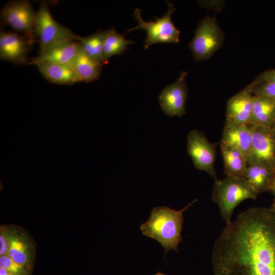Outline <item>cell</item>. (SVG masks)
Instances as JSON below:
<instances>
[{"instance_id":"cell-12","label":"cell","mask_w":275,"mask_h":275,"mask_svg":"<svg viewBox=\"0 0 275 275\" xmlns=\"http://www.w3.org/2000/svg\"><path fill=\"white\" fill-rule=\"evenodd\" d=\"M253 81L227 101L226 125H248L250 124L253 104Z\"/></svg>"},{"instance_id":"cell-8","label":"cell","mask_w":275,"mask_h":275,"mask_svg":"<svg viewBox=\"0 0 275 275\" xmlns=\"http://www.w3.org/2000/svg\"><path fill=\"white\" fill-rule=\"evenodd\" d=\"M187 150L195 167L217 180L214 163L215 145L210 143L205 134L197 130L190 131L187 135Z\"/></svg>"},{"instance_id":"cell-18","label":"cell","mask_w":275,"mask_h":275,"mask_svg":"<svg viewBox=\"0 0 275 275\" xmlns=\"http://www.w3.org/2000/svg\"><path fill=\"white\" fill-rule=\"evenodd\" d=\"M36 66L42 75L50 82L72 85L78 82L76 75L69 65L42 63Z\"/></svg>"},{"instance_id":"cell-25","label":"cell","mask_w":275,"mask_h":275,"mask_svg":"<svg viewBox=\"0 0 275 275\" xmlns=\"http://www.w3.org/2000/svg\"><path fill=\"white\" fill-rule=\"evenodd\" d=\"M11 225H1L0 227V256L7 255Z\"/></svg>"},{"instance_id":"cell-27","label":"cell","mask_w":275,"mask_h":275,"mask_svg":"<svg viewBox=\"0 0 275 275\" xmlns=\"http://www.w3.org/2000/svg\"><path fill=\"white\" fill-rule=\"evenodd\" d=\"M269 191L272 193V194L274 196V198H275V176L271 182Z\"/></svg>"},{"instance_id":"cell-32","label":"cell","mask_w":275,"mask_h":275,"mask_svg":"<svg viewBox=\"0 0 275 275\" xmlns=\"http://www.w3.org/2000/svg\"><path fill=\"white\" fill-rule=\"evenodd\" d=\"M274 170H275V168H274Z\"/></svg>"},{"instance_id":"cell-10","label":"cell","mask_w":275,"mask_h":275,"mask_svg":"<svg viewBox=\"0 0 275 275\" xmlns=\"http://www.w3.org/2000/svg\"><path fill=\"white\" fill-rule=\"evenodd\" d=\"M187 75V72L182 71L177 80L167 85L159 95L158 100L161 109L169 117H182L186 114L185 105L188 93Z\"/></svg>"},{"instance_id":"cell-19","label":"cell","mask_w":275,"mask_h":275,"mask_svg":"<svg viewBox=\"0 0 275 275\" xmlns=\"http://www.w3.org/2000/svg\"><path fill=\"white\" fill-rule=\"evenodd\" d=\"M275 123V101L255 96L250 124L255 126L273 127Z\"/></svg>"},{"instance_id":"cell-30","label":"cell","mask_w":275,"mask_h":275,"mask_svg":"<svg viewBox=\"0 0 275 275\" xmlns=\"http://www.w3.org/2000/svg\"><path fill=\"white\" fill-rule=\"evenodd\" d=\"M154 275H166V274L161 273L160 272H158L156 273H155Z\"/></svg>"},{"instance_id":"cell-29","label":"cell","mask_w":275,"mask_h":275,"mask_svg":"<svg viewBox=\"0 0 275 275\" xmlns=\"http://www.w3.org/2000/svg\"><path fill=\"white\" fill-rule=\"evenodd\" d=\"M270 208L275 212V198H274V200L273 201L272 204Z\"/></svg>"},{"instance_id":"cell-28","label":"cell","mask_w":275,"mask_h":275,"mask_svg":"<svg viewBox=\"0 0 275 275\" xmlns=\"http://www.w3.org/2000/svg\"><path fill=\"white\" fill-rule=\"evenodd\" d=\"M0 275H11L5 268L0 267Z\"/></svg>"},{"instance_id":"cell-11","label":"cell","mask_w":275,"mask_h":275,"mask_svg":"<svg viewBox=\"0 0 275 275\" xmlns=\"http://www.w3.org/2000/svg\"><path fill=\"white\" fill-rule=\"evenodd\" d=\"M36 253L32 237L22 227L11 225L7 255L31 273Z\"/></svg>"},{"instance_id":"cell-13","label":"cell","mask_w":275,"mask_h":275,"mask_svg":"<svg viewBox=\"0 0 275 275\" xmlns=\"http://www.w3.org/2000/svg\"><path fill=\"white\" fill-rule=\"evenodd\" d=\"M31 42L18 33L1 31L0 58L15 65L29 64L28 53Z\"/></svg>"},{"instance_id":"cell-15","label":"cell","mask_w":275,"mask_h":275,"mask_svg":"<svg viewBox=\"0 0 275 275\" xmlns=\"http://www.w3.org/2000/svg\"><path fill=\"white\" fill-rule=\"evenodd\" d=\"M252 140V129L251 124H225L221 140V144L227 145L238 150L245 156L248 164Z\"/></svg>"},{"instance_id":"cell-7","label":"cell","mask_w":275,"mask_h":275,"mask_svg":"<svg viewBox=\"0 0 275 275\" xmlns=\"http://www.w3.org/2000/svg\"><path fill=\"white\" fill-rule=\"evenodd\" d=\"M37 12L26 0L9 2L2 8L1 17L6 24L26 37L32 43L36 25Z\"/></svg>"},{"instance_id":"cell-23","label":"cell","mask_w":275,"mask_h":275,"mask_svg":"<svg viewBox=\"0 0 275 275\" xmlns=\"http://www.w3.org/2000/svg\"><path fill=\"white\" fill-rule=\"evenodd\" d=\"M0 267L5 268L11 275H31V274L8 255L0 256Z\"/></svg>"},{"instance_id":"cell-22","label":"cell","mask_w":275,"mask_h":275,"mask_svg":"<svg viewBox=\"0 0 275 275\" xmlns=\"http://www.w3.org/2000/svg\"><path fill=\"white\" fill-rule=\"evenodd\" d=\"M107 33V30L98 31L87 37H80L78 41L82 52L103 65L102 51Z\"/></svg>"},{"instance_id":"cell-31","label":"cell","mask_w":275,"mask_h":275,"mask_svg":"<svg viewBox=\"0 0 275 275\" xmlns=\"http://www.w3.org/2000/svg\"><path fill=\"white\" fill-rule=\"evenodd\" d=\"M272 127L274 128L275 129V123H274V124L273 125V126Z\"/></svg>"},{"instance_id":"cell-16","label":"cell","mask_w":275,"mask_h":275,"mask_svg":"<svg viewBox=\"0 0 275 275\" xmlns=\"http://www.w3.org/2000/svg\"><path fill=\"white\" fill-rule=\"evenodd\" d=\"M275 176L274 169L260 163L248 165L244 178L258 194L269 191L271 182Z\"/></svg>"},{"instance_id":"cell-21","label":"cell","mask_w":275,"mask_h":275,"mask_svg":"<svg viewBox=\"0 0 275 275\" xmlns=\"http://www.w3.org/2000/svg\"><path fill=\"white\" fill-rule=\"evenodd\" d=\"M133 43L134 41L126 39L124 35L118 33L114 27L108 29L102 51L104 64L107 63L112 56L122 54L128 49L127 46Z\"/></svg>"},{"instance_id":"cell-1","label":"cell","mask_w":275,"mask_h":275,"mask_svg":"<svg viewBox=\"0 0 275 275\" xmlns=\"http://www.w3.org/2000/svg\"><path fill=\"white\" fill-rule=\"evenodd\" d=\"M211 262L213 275H275V212L240 213L215 240Z\"/></svg>"},{"instance_id":"cell-6","label":"cell","mask_w":275,"mask_h":275,"mask_svg":"<svg viewBox=\"0 0 275 275\" xmlns=\"http://www.w3.org/2000/svg\"><path fill=\"white\" fill-rule=\"evenodd\" d=\"M35 33L39 38V50L62 41H78L80 37L54 19L45 2H41L37 12Z\"/></svg>"},{"instance_id":"cell-2","label":"cell","mask_w":275,"mask_h":275,"mask_svg":"<svg viewBox=\"0 0 275 275\" xmlns=\"http://www.w3.org/2000/svg\"><path fill=\"white\" fill-rule=\"evenodd\" d=\"M196 201L179 210L167 206L153 208L147 221L140 226L142 234L158 241L165 254L171 250L178 253V245L182 240L183 213Z\"/></svg>"},{"instance_id":"cell-3","label":"cell","mask_w":275,"mask_h":275,"mask_svg":"<svg viewBox=\"0 0 275 275\" xmlns=\"http://www.w3.org/2000/svg\"><path fill=\"white\" fill-rule=\"evenodd\" d=\"M258 194L244 178L226 176L215 181L211 198L218 207L221 216L226 224L230 223L234 209L242 201L255 200Z\"/></svg>"},{"instance_id":"cell-4","label":"cell","mask_w":275,"mask_h":275,"mask_svg":"<svg viewBox=\"0 0 275 275\" xmlns=\"http://www.w3.org/2000/svg\"><path fill=\"white\" fill-rule=\"evenodd\" d=\"M169 9L166 13L160 17L156 18L155 21H146L141 16V10L134 9L133 16L138 24L127 30L126 33L135 30L143 29L146 32L144 48L148 49L155 43H179L180 31L176 28L172 21V14L175 10L173 4L168 2Z\"/></svg>"},{"instance_id":"cell-24","label":"cell","mask_w":275,"mask_h":275,"mask_svg":"<svg viewBox=\"0 0 275 275\" xmlns=\"http://www.w3.org/2000/svg\"><path fill=\"white\" fill-rule=\"evenodd\" d=\"M254 81L253 95L265 97L275 101V83L257 82L255 80Z\"/></svg>"},{"instance_id":"cell-17","label":"cell","mask_w":275,"mask_h":275,"mask_svg":"<svg viewBox=\"0 0 275 275\" xmlns=\"http://www.w3.org/2000/svg\"><path fill=\"white\" fill-rule=\"evenodd\" d=\"M78 82H90L100 76L103 65L91 58L79 48L77 55L70 65Z\"/></svg>"},{"instance_id":"cell-26","label":"cell","mask_w":275,"mask_h":275,"mask_svg":"<svg viewBox=\"0 0 275 275\" xmlns=\"http://www.w3.org/2000/svg\"><path fill=\"white\" fill-rule=\"evenodd\" d=\"M255 80L257 82H269L275 83V69L264 71Z\"/></svg>"},{"instance_id":"cell-14","label":"cell","mask_w":275,"mask_h":275,"mask_svg":"<svg viewBox=\"0 0 275 275\" xmlns=\"http://www.w3.org/2000/svg\"><path fill=\"white\" fill-rule=\"evenodd\" d=\"M79 50L78 42L74 40L60 42L39 50L38 56L28 64L37 66L42 63H54L70 65Z\"/></svg>"},{"instance_id":"cell-9","label":"cell","mask_w":275,"mask_h":275,"mask_svg":"<svg viewBox=\"0 0 275 275\" xmlns=\"http://www.w3.org/2000/svg\"><path fill=\"white\" fill-rule=\"evenodd\" d=\"M251 126L252 140L248 165L260 163L274 169L275 129L268 126Z\"/></svg>"},{"instance_id":"cell-20","label":"cell","mask_w":275,"mask_h":275,"mask_svg":"<svg viewBox=\"0 0 275 275\" xmlns=\"http://www.w3.org/2000/svg\"><path fill=\"white\" fill-rule=\"evenodd\" d=\"M224 162V172L226 176L244 178L248 166L246 159L238 150L220 144Z\"/></svg>"},{"instance_id":"cell-5","label":"cell","mask_w":275,"mask_h":275,"mask_svg":"<svg viewBox=\"0 0 275 275\" xmlns=\"http://www.w3.org/2000/svg\"><path fill=\"white\" fill-rule=\"evenodd\" d=\"M224 34L214 17L209 15L199 23L189 44L194 59L200 62L210 59L222 46Z\"/></svg>"}]
</instances>
